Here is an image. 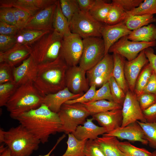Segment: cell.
Segmentation results:
<instances>
[{
	"mask_svg": "<svg viewBox=\"0 0 156 156\" xmlns=\"http://www.w3.org/2000/svg\"><path fill=\"white\" fill-rule=\"evenodd\" d=\"M153 15L144 14L127 16L124 21L127 27L132 31L155 22Z\"/></svg>",
	"mask_w": 156,
	"mask_h": 156,
	"instance_id": "obj_31",
	"label": "cell"
},
{
	"mask_svg": "<svg viewBox=\"0 0 156 156\" xmlns=\"http://www.w3.org/2000/svg\"><path fill=\"white\" fill-rule=\"evenodd\" d=\"M114 67L112 76L120 87L126 93L129 90L125 78L124 72L125 57L115 53L113 54Z\"/></svg>",
	"mask_w": 156,
	"mask_h": 156,
	"instance_id": "obj_26",
	"label": "cell"
},
{
	"mask_svg": "<svg viewBox=\"0 0 156 156\" xmlns=\"http://www.w3.org/2000/svg\"><path fill=\"white\" fill-rule=\"evenodd\" d=\"M68 136L67 149L61 156H85L84 149L88 140H78L72 133H68Z\"/></svg>",
	"mask_w": 156,
	"mask_h": 156,
	"instance_id": "obj_30",
	"label": "cell"
},
{
	"mask_svg": "<svg viewBox=\"0 0 156 156\" xmlns=\"http://www.w3.org/2000/svg\"><path fill=\"white\" fill-rule=\"evenodd\" d=\"M66 134H63L57 140V141L51 149L47 154L44 155H39L38 156H53V155L51 154L53 150H55L58 144L66 137Z\"/></svg>",
	"mask_w": 156,
	"mask_h": 156,
	"instance_id": "obj_55",
	"label": "cell"
},
{
	"mask_svg": "<svg viewBox=\"0 0 156 156\" xmlns=\"http://www.w3.org/2000/svg\"><path fill=\"white\" fill-rule=\"evenodd\" d=\"M18 86L14 82L0 84V106H5Z\"/></svg>",
	"mask_w": 156,
	"mask_h": 156,
	"instance_id": "obj_37",
	"label": "cell"
},
{
	"mask_svg": "<svg viewBox=\"0 0 156 156\" xmlns=\"http://www.w3.org/2000/svg\"><path fill=\"white\" fill-rule=\"evenodd\" d=\"M127 36L122 37L113 44L109 48L108 53L119 54L130 61L135 58L142 51L156 46V41L135 42L129 40Z\"/></svg>",
	"mask_w": 156,
	"mask_h": 156,
	"instance_id": "obj_11",
	"label": "cell"
},
{
	"mask_svg": "<svg viewBox=\"0 0 156 156\" xmlns=\"http://www.w3.org/2000/svg\"><path fill=\"white\" fill-rule=\"evenodd\" d=\"M144 53L153 72L156 74V55L153 49L151 47L147 48L144 50Z\"/></svg>",
	"mask_w": 156,
	"mask_h": 156,
	"instance_id": "obj_53",
	"label": "cell"
},
{
	"mask_svg": "<svg viewBox=\"0 0 156 156\" xmlns=\"http://www.w3.org/2000/svg\"><path fill=\"white\" fill-rule=\"evenodd\" d=\"M142 0H113L112 3L120 5L126 12H129L138 7Z\"/></svg>",
	"mask_w": 156,
	"mask_h": 156,
	"instance_id": "obj_49",
	"label": "cell"
},
{
	"mask_svg": "<svg viewBox=\"0 0 156 156\" xmlns=\"http://www.w3.org/2000/svg\"><path fill=\"white\" fill-rule=\"evenodd\" d=\"M0 21L16 26L12 7H0Z\"/></svg>",
	"mask_w": 156,
	"mask_h": 156,
	"instance_id": "obj_46",
	"label": "cell"
},
{
	"mask_svg": "<svg viewBox=\"0 0 156 156\" xmlns=\"http://www.w3.org/2000/svg\"><path fill=\"white\" fill-rule=\"evenodd\" d=\"M59 1L62 12L69 23L75 14L80 10L77 1L60 0Z\"/></svg>",
	"mask_w": 156,
	"mask_h": 156,
	"instance_id": "obj_39",
	"label": "cell"
},
{
	"mask_svg": "<svg viewBox=\"0 0 156 156\" xmlns=\"http://www.w3.org/2000/svg\"><path fill=\"white\" fill-rule=\"evenodd\" d=\"M66 87L75 94H84L90 86L86 76V71L79 66L68 67L66 72Z\"/></svg>",
	"mask_w": 156,
	"mask_h": 156,
	"instance_id": "obj_13",
	"label": "cell"
},
{
	"mask_svg": "<svg viewBox=\"0 0 156 156\" xmlns=\"http://www.w3.org/2000/svg\"><path fill=\"white\" fill-rule=\"evenodd\" d=\"M131 31L127 27L124 21L114 25H103L101 33L105 44V55L108 53L113 44L122 37L128 36Z\"/></svg>",
	"mask_w": 156,
	"mask_h": 156,
	"instance_id": "obj_18",
	"label": "cell"
},
{
	"mask_svg": "<svg viewBox=\"0 0 156 156\" xmlns=\"http://www.w3.org/2000/svg\"><path fill=\"white\" fill-rule=\"evenodd\" d=\"M92 116L93 120L105 129L107 133L121 127L122 123V109H114Z\"/></svg>",
	"mask_w": 156,
	"mask_h": 156,
	"instance_id": "obj_20",
	"label": "cell"
},
{
	"mask_svg": "<svg viewBox=\"0 0 156 156\" xmlns=\"http://www.w3.org/2000/svg\"><path fill=\"white\" fill-rule=\"evenodd\" d=\"M80 10L89 12L93 6L95 0H77Z\"/></svg>",
	"mask_w": 156,
	"mask_h": 156,
	"instance_id": "obj_54",
	"label": "cell"
},
{
	"mask_svg": "<svg viewBox=\"0 0 156 156\" xmlns=\"http://www.w3.org/2000/svg\"><path fill=\"white\" fill-rule=\"evenodd\" d=\"M108 82L113 101L122 106L126 93L120 87L112 76Z\"/></svg>",
	"mask_w": 156,
	"mask_h": 156,
	"instance_id": "obj_40",
	"label": "cell"
},
{
	"mask_svg": "<svg viewBox=\"0 0 156 156\" xmlns=\"http://www.w3.org/2000/svg\"><path fill=\"white\" fill-rule=\"evenodd\" d=\"M83 49V39L78 35L71 33L63 36L60 54L68 67L79 64Z\"/></svg>",
	"mask_w": 156,
	"mask_h": 156,
	"instance_id": "obj_10",
	"label": "cell"
},
{
	"mask_svg": "<svg viewBox=\"0 0 156 156\" xmlns=\"http://www.w3.org/2000/svg\"><path fill=\"white\" fill-rule=\"evenodd\" d=\"M136 122L142 128L148 142L149 146L156 149V123Z\"/></svg>",
	"mask_w": 156,
	"mask_h": 156,
	"instance_id": "obj_38",
	"label": "cell"
},
{
	"mask_svg": "<svg viewBox=\"0 0 156 156\" xmlns=\"http://www.w3.org/2000/svg\"><path fill=\"white\" fill-rule=\"evenodd\" d=\"M83 94H74L66 87L56 92L43 97L42 104L46 105L52 112L58 113L62 105L66 102L77 99Z\"/></svg>",
	"mask_w": 156,
	"mask_h": 156,
	"instance_id": "obj_21",
	"label": "cell"
},
{
	"mask_svg": "<svg viewBox=\"0 0 156 156\" xmlns=\"http://www.w3.org/2000/svg\"><path fill=\"white\" fill-rule=\"evenodd\" d=\"M93 120L92 118L87 119L82 126H78L75 131L72 133L79 140H94L99 135L107 133L104 127L96 125L93 123Z\"/></svg>",
	"mask_w": 156,
	"mask_h": 156,
	"instance_id": "obj_23",
	"label": "cell"
},
{
	"mask_svg": "<svg viewBox=\"0 0 156 156\" xmlns=\"http://www.w3.org/2000/svg\"><path fill=\"white\" fill-rule=\"evenodd\" d=\"M149 63L144 50L141 51L134 59L125 61L124 72L125 78L129 90L134 92L135 83L138 76L144 66Z\"/></svg>",
	"mask_w": 156,
	"mask_h": 156,
	"instance_id": "obj_16",
	"label": "cell"
},
{
	"mask_svg": "<svg viewBox=\"0 0 156 156\" xmlns=\"http://www.w3.org/2000/svg\"><path fill=\"white\" fill-rule=\"evenodd\" d=\"M12 8L15 17L16 26L19 29L23 28L31 16L22 10L16 8Z\"/></svg>",
	"mask_w": 156,
	"mask_h": 156,
	"instance_id": "obj_42",
	"label": "cell"
},
{
	"mask_svg": "<svg viewBox=\"0 0 156 156\" xmlns=\"http://www.w3.org/2000/svg\"><path fill=\"white\" fill-rule=\"evenodd\" d=\"M118 146L126 156H153L152 152L145 148L136 147L127 141L120 142Z\"/></svg>",
	"mask_w": 156,
	"mask_h": 156,
	"instance_id": "obj_34",
	"label": "cell"
},
{
	"mask_svg": "<svg viewBox=\"0 0 156 156\" xmlns=\"http://www.w3.org/2000/svg\"><path fill=\"white\" fill-rule=\"evenodd\" d=\"M57 1L31 16L23 28L39 30H53V23Z\"/></svg>",
	"mask_w": 156,
	"mask_h": 156,
	"instance_id": "obj_14",
	"label": "cell"
},
{
	"mask_svg": "<svg viewBox=\"0 0 156 156\" xmlns=\"http://www.w3.org/2000/svg\"><path fill=\"white\" fill-rule=\"evenodd\" d=\"M96 88L95 86L92 85L90 86L89 90L81 96L75 99L68 100L65 103L67 104L76 103H83L91 101L95 95Z\"/></svg>",
	"mask_w": 156,
	"mask_h": 156,
	"instance_id": "obj_44",
	"label": "cell"
},
{
	"mask_svg": "<svg viewBox=\"0 0 156 156\" xmlns=\"http://www.w3.org/2000/svg\"><path fill=\"white\" fill-rule=\"evenodd\" d=\"M83 105L91 116L95 114L116 109H122V106L114 101L100 100L84 103Z\"/></svg>",
	"mask_w": 156,
	"mask_h": 156,
	"instance_id": "obj_28",
	"label": "cell"
},
{
	"mask_svg": "<svg viewBox=\"0 0 156 156\" xmlns=\"http://www.w3.org/2000/svg\"><path fill=\"white\" fill-rule=\"evenodd\" d=\"M128 39L135 42H151L156 41V26L150 24L132 31Z\"/></svg>",
	"mask_w": 156,
	"mask_h": 156,
	"instance_id": "obj_25",
	"label": "cell"
},
{
	"mask_svg": "<svg viewBox=\"0 0 156 156\" xmlns=\"http://www.w3.org/2000/svg\"><path fill=\"white\" fill-rule=\"evenodd\" d=\"M15 120L42 144L48 141L51 135L63 132L58 114L43 104L23 114Z\"/></svg>",
	"mask_w": 156,
	"mask_h": 156,
	"instance_id": "obj_1",
	"label": "cell"
},
{
	"mask_svg": "<svg viewBox=\"0 0 156 156\" xmlns=\"http://www.w3.org/2000/svg\"><path fill=\"white\" fill-rule=\"evenodd\" d=\"M68 67L60 53L53 61L37 64V74L33 84L43 97L66 87V73Z\"/></svg>",
	"mask_w": 156,
	"mask_h": 156,
	"instance_id": "obj_2",
	"label": "cell"
},
{
	"mask_svg": "<svg viewBox=\"0 0 156 156\" xmlns=\"http://www.w3.org/2000/svg\"><path fill=\"white\" fill-rule=\"evenodd\" d=\"M37 64L30 55L18 67H14V82L19 86L29 82H34L37 74Z\"/></svg>",
	"mask_w": 156,
	"mask_h": 156,
	"instance_id": "obj_19",
	"label": "cell"
},
{
	"mask_svg": "<svg viewBox=\"0 0 156 156\" xmlns=\"http://www.w3.org/2000/svg\"><path fill=\"white\" fill-rule=\"evenodd\" d=\"M114 67L113 55H105L97 64L86 71V76L90 86L101 87L112 76Z\"/></svg>",
	"mask_w": 156,
	"mask_h": 156,
	"instance_id": "obj_9",
	"label": "cell"
},
{
	"mask_svg": "<svg viewBox=\"0 0 156 156\" xmlns=\"http://www.w3.org/2000/svg\"><path fill=\"white\" fill-rule=\"evenodd\" d=\"M103 135L115 136L121 140L139 142L146 145L148 144L143 129L137 122L125 127H120Z\"/></svg>",
	"mask_w": 156,
	"mask_h": 156,
	"instance_id": "obj_15",
	"label": "cell"
},
{
	"mask_svg": "<svg viewBox=\"0 0 156 156\" xmlns=\"http://www.w3.org/2000/svg\"><path fill=\"white\" fill-rule=\"evenodd\" d=\"M103 24L93 18L89 12L80 10L76 13L69 23L72 33L82 39L92 37H101V29Z\"/></svg>",
	"mask_w": 156,
	"mask_h": 156,
	"instance_id": "obj_7",
	"label": "cell"
},
{
	"mask_svg": "<svg viewBox=\"0 0 156 156\" xmlns=\"http://www.w3.org/2000/svg\"><path fill=\"white\" fill-rule=\"evenodd\" d=\"M153 72L149 63L143 68L137 79L134 89V92L137 96L142 92Z\"/></svg>",
	"mask_w": 156,
	"mask_h": 156,
	"instance_id": "obj_35",
	"label": "cell"
},
{
	"mask_svg": "<svg viewBox=\"0 0 156 156\" xmlns=\"http://www.w3.org/2000/svg\"><path fill=\"white\" fill-rule=\"evenodd\" d=\"M55 0H0V7H14L24 11L31 16L50 5L55 3Z\"/></svg>",
	"mask_w": 156,
	"mask_h": 156,
	"instance_id": "obj_17",
	"label": "cell"
},
{
	"mask_svg": "<svg viewBox=\"0 0 156 156\" xmlns=\"http://www.w3.org/2000/svg\"><path fill=\"white\" fill-rule=\"evenodd\" d=\"M62 124V129L66 134L74 132L79 125H83L91 115L82 103H64L57 113Z\"/></svg>",
	"mask_w": 156,
	"mask_h": 156,
	"instance_id": "obj_6",
	"label": "cell"
},
{
	"mask_svg": "<svg viewBox=\"0 0 156 156\" xmlns=\"http://www.w3.org/2000/svg\"><path fill=\"white\" fill-rule=\"evenodd\" d=\"M19 29L16 26L0 21V35L15 36Z\"/></svg>",
	"mask_w": 156,
	"mask_h": 156,
	"instance_id": "obj_50",
	"label": "cell"
},
{
	"mask_svg": "<svg viewBox=\"0 0 156 156\" xmlns=\"http://www.w3.org/2000/svg\"><path fill=\"white\" fill-rule=\"evenodd\" d=\"M122 110L123 121L121 127H125L138 120L146 122L136 94L129 90L126 93Z\"/></svg>",
	"mask_w": 156,
	"mask_h": 156,
	"instance_id": "obj_12",
	"label": "cell"
},
{
	"mask_svg": "<svg viewBox=\"0 0 156 156\" xmlns=\"http://www.w3.org/2000/svg\"><path fill=\"white\" fill-rule=\"evenodd\" d=\"M63 36L54 30L44 34L29 46L31 55L37 64L53 61L59 56Z\"/></svg>",
	"mask_w": 156,
	"mask_h": 156,
	"instance_id": "obj_5",
	"label": "cell"
},
{
	"mask_svg": "<svg viewBox=\"0 0 156 156\" xmlns=\"http://www.w3.org/2000/svg\"><path fill=\"white\" fill-rule=\"evenodd\" d=\"M53 27L54 30L63 37L71 33L68 20L62 12L59 0L54 15Z\"/></svg>",
	"mask_w": 156,
	"mask_h": 156,
	"instance_id": "obj_29",
	"label": "cell"
},
{
	"mask_svg": "<svg viewBox=\"0 0 156 156\" xmlns=\"http://www.w3.org/2000/svg\"><path fill=\"white\" fill-rule=\"evenodd\" d=\"M153 156H156V150L152 152Z\"/></svg>",
	"mask_w": 156,
	"mask_h": 156,
	"instance_id": "obj_57",
	"label": "cell"
},
{
	"mask_svg": "<svg viewBox=\"0 0 156 156\" xmlns=\"http://www.w3.org/2000/svg\"><path fill=\"white\" fill-rule=\"evenodd\" d=\"M0 142L6 145L11 156H30L41 143L20 124L6 131L0 129Z\"/></svg>",
	"mask_w": 156,
	"mask_h": 156,
	"instance_id": "obj_3",
	"label": "cell"
},
{
	"mask_svg": "<svg viewBox=\"0 0 156 156\" xmlns=\"http://www.w3.org/2000/svg\"><path fill=\"white\" fill-rule=\"evenodd\" d=\"M142 93H151L156 95V74L153 72Z\"/></svg>",
	"mask_w": 156,
	"mask_h": 156,
	"instance_id": "obj_52",
	"label": "cell"
},
{
	"mask_svg": "<svg viewBox=\"0 0 156 156\" xmlns=\"http://www.w3.org/2000/svg\"><path fill=\"white\" fill-rule=\"evenodd\" d=\"M142 112L146 122L156 123V103Z\"/></svg>",
	"mask_w": 156,
	"mask_h": 156,
	"instance_id": "obj_51",
	"label": "cell"
},
{
	"mask_svg": "<svg viewBox=\"0 0 156 156\" xmlns=\"http://www.w3.org/2000/svg\"><path fill=\"white\" fill-rule=\"evenodd\" d=\"M16 44L15 36L0 35V52H3L8 50Z\"/></svg>",
	"mask_w": 156,
	"mask_h": 156,
	"instance_id": "obj_48",
	"label": "cell"
},
{
	"mask_svg": "<svg viewBox=\"0 0 156 156\" xmlns=\"http://www.w3.org/2000/svg\"><path fill=\"white\" fill-rule=\"evenodd\" d=\"M14 67L6 63H0V84L14 81Z\"/></svg>",
	"mask_w": 156,
	"mask_h": 156,
	"instance_id": "obj_41",
	"label": "cell"
},
{
	"mask_svg": "<svg viewBox=\"0 0 156 156\" xmlns=\"http://www.w3.org/2000/svg\"><path fill=\"white\" fill-rule=\"evenodd\" d=\"M94 140L105 156H126L119 149L120 141L115 136L103 135Z\"/></svg>",
	"mask_w": 156,
	"mask_h": 156,
	"instance_id": "obj_24",
	"label": "cell"
},
{
	"mask_svg": "<svg viewBox=\"0 0 156 156\" xmlns=\"http://www.w3.org/2000/svg\"><path fill=\"white\" fill-rule=\"evenodd\" d=\"M111 3V7L104 23L109 25L116 24L124 21L126 15V12L120 5Z\"/></svg>",
	"mask_w": 156,
	"mask_h": 156,
	"instance_id": "obj_33",
	"label": "cell"
},
{
	"mask_svg": "<svg viewBox=\"0 0 156 156\" xmlns=\"http://www.w3.org/2000/svg\"><path fill=\"white\" fill-rule=\"evenodd\" d=\"M154 14H156V0H145L137 7L126 12V17L131 15Z\"/></svg>",
	"mask_w": 156,
	"mask_h": 156,
	"instance_id": "obj_36",
	"label": "cell"
},
{
	"mask_svg": "<svg viewBox=\"0 0 156 156\" xmlns=\"http://www.w3.org/2000/svg\"><path fill=\"white\" fill-rule=\"evenodd\" d=\"M83 49L79 66L86 71L95 66L105 55L104 41L101 37L83 39Z\"/></svg>",
	"mask_w": 156,
	"mask_h": 156,
	"instance_id": "obj_8",
	"label": "cell"
},
{
	"mask_svg": "<svg viewBox=\"0 0 156 156\" xmlns=\"http://www.w3.org/2000/svg\"><path fill=\"white\" fill-rule=\"evenodd\" d=\"M112 3H106L102 0H95L94 3L89 12L95 20L101 23H105Z\"/></svg>",
	"mask_w": 156,
	"mask_h": 156,
	"instance_id": "obj_32",
	"label": "cell"
},
{
	"mask_svg": "<svg viewBox=\"0 0 156 156\" xmlns=\"http://www.w3.org/2000/svg\"><path fill=\"white\" fill-rule=\"evenodd\" d=\"M0 156H11L10 151L8 147L1 145L0 147Z\"/></svg>",
	"mask_w": 156,
	"mask_h": 156,
	"instance_id": "obj_56",
	"label": "cell"
},
{
	"mask_svg": "<svg viewBox=\"0 0 156 156\" xmlns=\"http://www.w3.org/2000/svg\"><path fill=\"white\" fill-rule=\"evenodd\" d=\"M102 100L114 101L108 81L96 90L95 95L91 101Z\"/></svg>",
	"mask_w": 156,
	"mask_h": 156,
	"instance_id": "obj_45",
	"label": "cell"
},
{
	"mask_svg": "<svg viewBox=\"0 0 156 156\" xmlns=\"http://www.w3.org/2000/svg\"><path fill=\"white\" fill-rule=\"evenodd\" d=\"M85 156H105L94 140H88L84 149Z\"/></svg>",
	"mask_w": 156,
	"mask_h": 156,
	"instance_id": "obj_47",
	"label": "cell"
},
{
	"mask_svg": "<svg viewBox=\"0 0 156 156\" xmlns=\"http://www.w3.org/2000/svg\"><path fill=\"white\" fill-rule=\"evenodd\" d=\"M140 107L143 111L156 103V95L142 93L137 96Z\"/></svg>",
	"mask_w": 156,
	"mask_h": 156,
	"instance_id": "obj_43",
	"label": "cell"
},
{
	"mask_svg": "<svg viewBox=\"0 0 156 156\" xmlns=\"http://www.w3.org/2000/svg\"><path fill=\"white\" fill-rule=\"evenodd\" d=\"M31 53L29 46L16 44L8 50L0 52V63H6L14 67L27 58Z\"/></svg>",
	"mask_w": 156,
	"mask_h": 156,
	"instance_id": "obj_22",
	"label": "cell"
},
{
	"mask_svg": "<svg viewBox=\"0 0 156 156\" xmlns=\"http://www.w3.org/2000/svg\"><path fill=\"white\" fill-rule=\"evenodd\" d=\"M43 98L33 82H29L18 87L5 106L10 117L15 119L23 114L39 107Z\"/></svg>",
	"mask_w": 156,
	"mask_h": 156,
	"instance_id": "obj_4",
	"label": "cell"
},
{
	"mask_svg": "<svg viewBox=\"0 0 156 156\" xmlns=\"http://www.w3.org/2000/svg\"><path fill=\"white\" fill-rule=\"evenodd\" d=\"M50 31L25 28L20 29L15 36L16 44L29 46Z\"/></svg>",
	"mask_w": 156,
	"mask_h": 156,
	"instance_id": "obj_27",
	"label": "cell"
}]
</instances>
